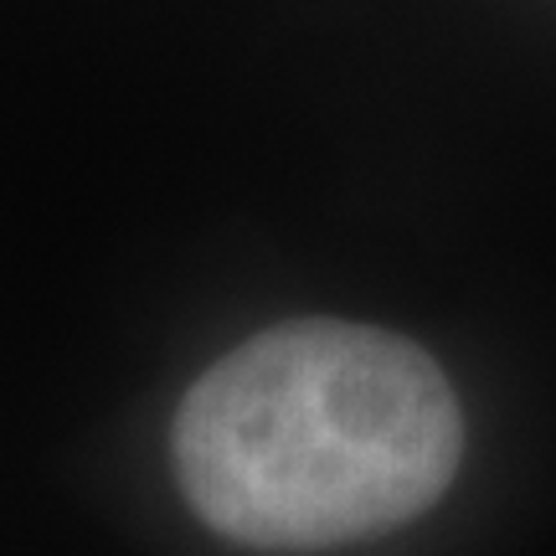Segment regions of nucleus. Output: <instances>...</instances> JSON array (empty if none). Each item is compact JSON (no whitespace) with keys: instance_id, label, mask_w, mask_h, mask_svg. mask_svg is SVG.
<instances>
[{"instance_id":"f257e3e1","label":"nucleus","mask_w":556,"mask_h":556,"mask_svg":"<svg viewBox=\"0 0 556 556\" xmlns=\"http://www.w3.org/2000/svg\"><path fill=\"white\" fill-rule=\"evenodd\" d=\"M464 464L454 381L417 340L283 319L206 366L170 469L206 531L248 552H336L428 516Z\"/></svg>"}]
</instances>
